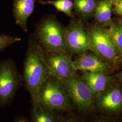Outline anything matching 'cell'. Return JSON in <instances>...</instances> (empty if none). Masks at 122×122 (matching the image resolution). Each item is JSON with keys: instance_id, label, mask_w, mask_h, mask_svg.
<instances>
[{"instance_id": "cell-8", "label": "cell", "mask_w": 122, "mask_h": 122, "mask_svg": "<svg viewBox=\"0 0 122 122\" xmlns=\"http://www.w3.org/2000/svg\"><path fill=\"white\" fill-rule=\"evenodd\" d=\"M66 50L70 53L80 55L89 50L86 31L79 21L71 22L65 29Z\"/></svg>"}, {"instance_id": "cell-24", "label": "cell", "mask_w": 122, "mask_h": 122, "mask_svg": "<svg viewBox=\"0 0 122 122\" xmlns=\"http://www.w3.org/2000/svg\"><path fill=\"white\" fill-rule=\"evenodd\" d=\"M121 80H122V74H121Z\"/></svg>"}, {"instance_id": "cell-13", "label": "cell", "mask_w": 122, "mask_h": 122, "mask_svg": "<svg viewBox=\"0 0 122 122\" xmlns=\"http://www.w3.org/2000/svg\"><path fill=\"white\" fill-rule=\"evenodd\" d=\"M61 117L58 112L36 103L33 104L30 122H60Z\"/></svg>"}, {"instance_id": "cell-2", "label": "cell", "mask_w": 122, "mask_h": 122, "mask_svg": "<svg viewBox=\"0 0 122 122\" xmlns=\"http://www.w3.org/2000/svg\"><path fill=\"white\" fill-rule=\"evenodd\" d=\"M65 29L53 15L44 16L36 27L35 36L46 52L66 50Z\"/></svg>"}, {"instance_id": "cell-10", "label": "cell", "mask_w": 122, "mask_h": 122, "mask_svg": "<svg viewBox=\"0 0 122 122\" xmlns=\"http://www.w3.org/2000/svg\"><path fill=\"white\" fill-rule=\"evenodd\" d=\"M72 64L76 71H81L82 72H100L106 74L111 68L109 64L87 52L78 55V56L73 61Z\"/></svg>"}, {"instance_id": "cell-23", "label": "cell", "mask_w": 122, "mask_h": 122, "mask_svg": "<svg viewBox=\"0 0 122 122\" xmlns=\"http://www.w3.org/2000/svg\"><path fill=\"white\" fill-rule=\"evenodd\" d=\"M114 2H118V1L119 0H113Z\"/></svg>"}, {"instance_id": "cell-11", "label": "cell", "mask_w": 122, "mask_h": 122, "mask_svg": "<svg viewBox=\"0 0 122 122\" xmlns=\"http://www.w3.org/2000/svg\"><path fill=\"white\" fill-rule=\"evenodd\" d=\"M35 0H14L13 15L16 24L28 32L27 21L35 9Z\"/></svg>"}, {"instance_id": "cell-18", "label": "cell", "mask_w": 122, "mask_h": 122, "mask_svg": "<svg viewBox=\"0 0 122 122\" xmlns=\"http://www.w3.org/2000/svg\"><path fill=\"white\" fill-rule=\"evenodd\" d=\"M20 40L19 37L0 34V52Z\"/></svg>"}, {"instance_id": "cell-20", "label": "cell", "mask_w": 122, "mask_h": 122, "mask_svg": "<svg viewBox=\"0 0 122 122\" xmlns=\"http://www.w3.org/2000/svg\"><path fill=\"white\" fill-rule=\"evenodd\" d=\"M115 11L117 13L122 15V0L115 2Z\"/></svg>"}, {"instance_id": "cell-1", "label": "cell", "mask_w": 122, "mask_h": 122, "mask_svg": "<svg viewBox=\"0 0 122 122\" xmlns=\"http://www.w3.org/2000/svg\"><path fill=\"white\" fill-rule=\"evenodd\" d=\"M50 76L45 51L35 35H32L24 61L22 77L33 104L37 102L40 88Z\"/></svg>"}, {"instance_id": "cell-6", "label": "cell", "mask_w": 122, "mask_h": 122, "mask_svg": "<svg viewBox=\"0 0 122 122\" xmlns=\"http://www.w3.org/2000/svg\"><path fill=\"white\" fill-rule=\"evenodd\" d=\"M89 50L108 62H113L116 58V50L110 39L108 30L98 27L89 29L86 31Z\"/></svg>"}, {"instance_id": "cell-5", "label": "cell", "mask_w": 122, "mask_h": 122, "mask_svg": "<svg viewBox=\"0 0 122 122\" xmlns=\"http://www.w3.org/2000/svg\"><path fill=\"white\" fill-rule=\"evenodd\" d=\"M23 77L12 60L0 62V106L9 105L20 87Z\"/></svg>"}, {"instance_id": "cell-21", "label": "cell", "mask_w": 122, "mask_h": 122, "mask_svg": "<svg viewBox=\"0 0 122 122\" xmlns=\"http://www.w3.org/2000/svg\"><path fill=\"white\" fill-rule=\"evenodd\" d=\"M14 122H30V121L24 117H19L15 119Z\"/></svg>"}, {"instance_id": "cell-19", "label": "cell", "mask_w": 122, "mask_h": 122, "mask_svg": "<svg viewBox=\"0 0 122 122\" xmlns=\"http://www.w3.org/2000/svg\"><path fill=\"white\" fill-rule=\"evenodd\" d=\"M60 122H82L78 118L72 115L71 113L64 116H61Z\"/></svg>"}, {"instance_id": "cell-7", "label": "cell", "mask_w": 122, "mask_h": 122, "mask_svg": "<svg viewBox=\"0 0 122 122\" xmlns=\"http://www.w3.org/2000/svg\"><path fill=\"white\" fill-rule=\"evenodd\" d=\"M45 58L51 76L61 81L76 74L70 53L66 50L45 52Z\"/></svg>"}, {"instance_id": "cell-3", "label": "cell", "mask_w": 122, "mask_h": 122, "mask_svg": "<svg viewBox=\"0 0 122 122\" xmlns=\"http://www.w3.org/2000/svg\"><path fill=\"white\" fill-rule=\"evenodd\" d=\"M36 103L58 113H71L73 108L62 82L51 75L40 88Z\"/></svg>"}, {"instance_id": "cell-14", "label": "cell", "mask_w": 122, "mask_h": 122, "mask_svg": "<svg viewBox=\"0 0 122 122\" xmlns=\"http://www.w3.org/2000/svg\"><path fill=\"white\" fill-rule=\"evenodd\" d=\"M112 3L108 0L101 1L98 5L95 11L96 20L100 23L109 21L111 17Z\"/></svg>"}, {"instance_id": "cell-17", "label": "cell", "mask_w": 122, "mask_h": 122, "mask_svg": "<svg viewBox=\"0 0 122 122\" xmlns=\"http://www.w3.org/2000/svg\"><path fill=\"white\" fill-rule=\"evenodd\" d=\"M108 31L116 51L122 53V25H113Z\"/></svg>"}, {"instance_id": "cell-25", "label": "cell", "mask_w": 122, "mask_h": 122, "mask_svg": "<svg viewBox=\"0 0 122 122\" xmlns=\"http://www.w3.org/2000/svg\"></svg>"}, {"instance_id": "cell-4", "label": "cell", "mask_w": 122, "mask_h": 122, "mask_svg": "<svg viewBox=\"0 0 122 122\" xmlns=\"http://www.w3.org/2000/svg\"><path fill=\"white\" fill-rule=\"evenodd\" d=\"M61 82L72 106L80 112L87 113L95 108V98L81 76L76 73Z\"/></svg>"}, {"instance_id": "cell-9", "label": "cell", "mask_w": 122, "mask_h": 122, "mask_svg": "<svg viewBox=\"0 0 122 122\" xmlns=\"http://www.w3.org/2000/svg\"><path fill=\"white\" fill-rule=\"evenodd\" d=\"M95 106L101 112L116 114L122 111V89L118 86H110L96 96Z\"/></svg>"}, {"instance_id": "cell-15", "label": "cell", "mask_w": 122, "mask_h": 122, "mask_svg": "<svg viewBox=\"0 0 122 122\" xmlns=\"http://www.w3.org/2000/svg\"><path fill=\"white\" fill-rule=\"evenodd\" d=\"M41 4L50 5L54 6L57 10L65 14L68 16L72 15V10L74 7L73 2L71 0H49L43 1L38 0Z\"/></svg>"}, {"instance_id": "cell-22", "label": "cell", "mask_w": 122, "mask_h": 122, "mask_svg": "<svg viewBox=\"0 0 122 122\" xmlns=\"http://www.w3.org/2000/svg\"><path fill=\"white\" fill-rule=\"evenodd\" d=\"M94 122H112L111 121H109L108 120H97L96 121H95Z\"/></svg>"}, {"instance_id": "cell-16", "label": "cell", "mask_w": 122, "mask_h": 122, "mask_svg": "<svg viewBox=\"0 0 122 122\" xmlns=\"http://www.w3.org/2000/svg\"><path fill=\"white\" fill-rule=\"evenodd\" d=\"M73 4L76 12L83 17L90 15L96 7L94 0H75Z\"/></svg>"}, {"instance_id": "cell-12", "label": "cell", "mask_w": 122, "mask_h": 122, "mask_svg": "<svg viewBox=\"0 0 122 122\" xmlns=\"http://www.w3.org/2000/svg\"><path fill=\"white\" fill-rule=\"evenodd\" d=\"M81 77L91 90L95 98L110 86L113 77L106 73L83 71Z\"/></svg>"}]
</instances>
